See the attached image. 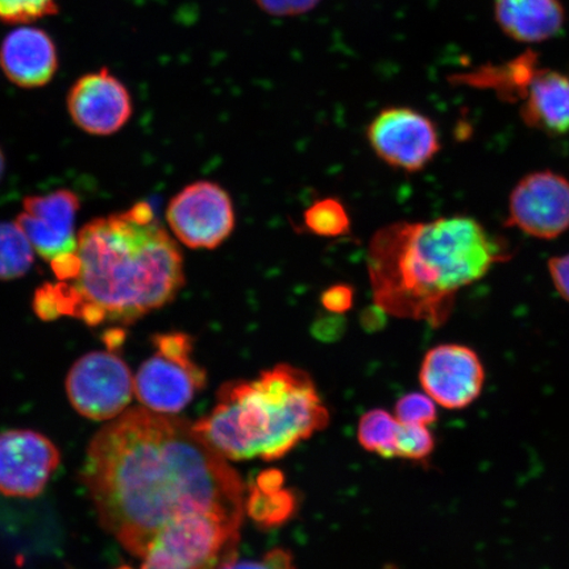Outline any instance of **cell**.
<instances>
[{"label": "cell", "instance_id": "obj_1", "mask_svg": "<svg viewBox=\"0 0 569 569\" xmlns=\"http://www.w3.org/2000/svg\"><path fill=\"white\" fill-rule=\"evenodd\" d=\"M81 476L99 522L137 557L177 517L243 522V481L184 419L123 412L92 438Z\"/></svg>", "mask_w": 569, "mask_h": 569}, {"label": "cell", "instance_id": "obj_2", "mask_svg": "<svg viewBox=\"0 0 569 569\" xmlns=\"http://www.w3.org/2000/svg\"><path fill=\"white\" fill-rule=\"evenodd\" d=\"M511 254L507 241L469 217L388 224L368 247L373 301L383 315L443 326L460 291Z\"/></svg>", "mask_w": 569, "mask_h": 569}, {"label": "cell", "instance_id": "obj_3", "mask_svg": "<svg viewBox=\"0 0 569 569\" xmlns=\"http://www.w3.org/2000/svg\"><path fill=\"white\" fill-rule=\"evenodd\" d=\"M77 252L82 267L76 287L107 323H137L184 287L181 249L148 202L90 220L77 234Z\"/></svg>", "mask_w": 569, "mask_h": 569}, {"label": "cell", "instance_id": "obj_4", "mask_svg": "<svg viewBox=\"0 0 569 569\" xmlns=\"http://www.w3.org/2000/svg\"><path fill=\"white\" fill-rule=\"evenodd\" d=\"M327 425L329 411L311 377L279 365L256 380L226 382L217 407L193 427L224 459L273 461Z\"/></svg>", "mask_w": 569, "mask_h": 569}, {"label": "cell", "instance_id": "obj_5", "mask_svg": "<svg viewBox=\"0 0 569 569\" xmlns=\"http://www.w3.org/2000/svg\"><path fill=\"white\" fill-rule=\"evenodd\" d=\"M71 407L91 421H111L123 415L134 391L127 362L112 351H92L78 359L67 376Z\"/></svg>", "mask_w": 569, "mask_h": 569}, {"label": "cell", "instance_id": "obj_6", "mask_svg": "<svg viewBox=\"0 0 569 569\" xmlns=\"http://www.w3.org/2000/svg\"><path fill=\"white\" fill-rule=\"evenodd\" d=\"M167 222L176 240L191 249H216L237 224L232 199L220 184L197 181L170 199Z\"/></svg>", "mask_w": 569, "mask_h": 569}, {"label": "cell", "instance_id": "obj_7", "mask_svg": "<svg viewBox=\"0 0 569 569\" xmlns=\"http://www.w3.org/2000/svg\"><path fill=\"white\" fill-rule=\"evenodd\" d=\"M239 530L210 515H184L159 532L151 551L166 555L182 569H219L234 559Z\"/></svg>", "mask_w": 569, "mask_h": 569}, {"label": "cell", "instance_id": "obj_8", "mask_svg": "<svg viewBox=\"0 0 569 569\" xmlns=\"http://www.w3.org/2000/svg\"><path fill=\"white\" fill-rule=\"evenodd\" d=\"M367 138L377 158L409 173L425 169L440 151L436 123L409 107L383 109L368 126Z\"/></svg>", "mask_w": 569, "mask_h": 569}, {"label": "cell", "instance_id": "obj_9", "mask_svg": "<svg viewBox=\"0 0 569 569\" xmlns=\"http://www.w3.org/2000/svg\"><path fill=\"white\" fill-rule=\"evenodd\" d=\"M507 224L531 238L557 239L569 230V182L550 170L522 178L509 198Z\"/></svg>", "mask_w": 569, "mask_h": 569}, {"label": "cell", "instance_id": "obj_10", "mask_svg": "<svg viewBox=\"0 0 569 569\" xmlns=\"http://www.w3.org/2000/svg\"><path fill=\"white\" fill-rule=\"evenodd\" d=\"M60 462L59 448L38 431L0 433V493L13 498L40 496Z\"/></svg>", "mask_w": 569, "mask_h": 569}, {"label": "cell", "instance_id": "obj_11", "mask_svg": "<svg viewBox=\"0 0 569 569\" xmlns=\"http://www.w3.org/2000/svg\"><path fill=\"white\" fill-rule=\"evenodd\" d=\"M73 123L94 137H110L130 122L133 101L126 84L107 68L84 74L67 97Z\"/></svg>", "mask_w": 569, "mask_h": 569}, {"label": "cell", "instance_id": "obj_12", "mask_svg": "<svg viewBox=\"0 0 569 569\" xmlns=\"http://www.w3.org/2000/svg\"><path fill=\"white\" fill-rule=\"evenodd\" d=\"M419 380L436 403L461 410L478 400L486 381L479 355L461 345H442L425 355Z\"/></svg>", "mask_w": 569, "mask_h": 569}, {"label": "cell", "instance_id": "obj_13", "mask_svg": "<svg viewBox=\"0 0 569 569\" xmlns=\"http://www.w3.org/2000/svg\"><path fill=\"white\" fill-rule=\"evenodd\" d=\"M208 382L203 368L190 358H172L158 351L142 362L134 377V393L148 410L176 415L193 400Z\"/></svg>", "mask_w": 569, "mask_h": 569}, {"label": "cell", "instance_id": "obj_14", "mask_svg": "<svg viewBox=\"0 0 569 569\" xmlns=\"http://www.w3.org/2000/svg\"><path fill=\"white\" fill-rule=\"evenodd\" d=\"M80 209L81 199L74 191L59 189L26 197L23 211L16 222L31 241L34 252L51 261L56 256L77 251L74 226Z\"/></svg>", "mask_w": 569, "mask_h": 569}, {"label": "cell", "instance_id": "obj_15", "mask_svg": "<svg viewBox=\"0 0 569 569\" xmlns=\"http://www.w3.org/2000/svg\"><path fill=\"white\" fill-rule=\"evenodd\" d=\"M513 81L523 99L521 116L525 123L551 137L569 133V76L549 69L529 71L513 68Z\"/></svg>", "mask_w": 569, "mask_h": 569}, {"label": "cell", "instance_id": "obj_16", "mask_svg": "<svg viewBox=\"0 0 569 569\" xmlns=\"http://www.w3.org/2000/svg\"><path fill=\"white\" fill-rule=\"evenodd\" d=\"M0 68L19 88H42L59 69V52L46 31L20 27L7 34L0 46Z\"/></svg>", "mask_w": 569, "mask_h": 569}, {"label": "cell", "instance_id": "obj_17", "mask_svg": "<svg viewBox=\"0 0 569 569\" xmlns=\"http://www.w3.org/2000/svg\"><path fill=\"white\" fill-rule=\"evenodd\" d=\"M496 19L503 32L519 42H542L563 28L560 0H496Z\"/></svg>", "mask_w": 569, "mask_h": 569}, {"label": "cell", "instance_id": "obj_18", "mask_svg": "<svg viewBox=\"0 0 569 569\" xmlns=\"http://www.w3.org/2000/svg\"><path fill=\"white\" fill-rule=\"evenodd\" d=\"M249 517L260 528L274 529L287 523L296 515L297 496L293 490L281 488L273 492H266L254 486L249 487L246 501Z\"/></svg>", "mask_w": 569, "mask_h": 569}, {"label": "cell", "instance_id": "obj_19", "mask_svg": "<svg viewBox=\"0 0 569 569\" xmlns=\"http://www.w3.org/2000/svg\"><path fill=\"white\" fill-rule=\"evenodd\" d=\"M84 298L74 282H46L36 289L32 298L34 315L46 322L61 317L80 318Z\"/></svg>", "mask_w": 569, "mask_h": 569}, {"label": "cell", "instance_id": "obj_20", "mask_svg": "<svg viewBox=\"0 0 569 569\" xmlns=\"http://www.w3.org/2000/svg\"><path fill=\"white\" fill-rule=\"evenodd\" d=\"M34 249L17 222H0V281L21 279L30 272Z\"/></svg>", "mask_w": 569, "mask_h": 569}, {"label": "cell", "instance_id": "obj_21", "mask_svg": "<svg viewBox=\"0 0 569 569\" xmlns=\"http://www.w3.org/2000/svg\"><path fill=\"white\" fill-rule=\"evenodd\" d=\"M400 422L390 412L382 409L368 411L359 422V443L368 452L382 458H396V438Z\"/></svg>", "mask_w": 569, "mask_h": 569}, {"label": "cell", "instance_id": "obj_22", "mask_svg": "<svg viewBox=\"0 0 569 569\" xmlns=\"http://www.w3.org/2000/svg\"><path fill=\"white\" fill-rule=\"evenodd\" d=\"M305 226L323 238H338L350 231L351 220L338 199H320L305 212Z\"/></svg>", "mask_w": 569, "mask_h": 569}, {"label": "cell", "instance_id": "obj_23", "mask_svg": "<svg viewBox=\"0 0 569 569\" xmlns=\"http://www.w3.org/2000/svg\"><path fill=\"white\" fill-rule=\"evenodd\" d=\"M436 447V440L429 427L400 423L396 438V458L425 460Z\"/></svg>", "mask_w": 569, "mask_h": 569}, {"label": "cell", "instance_id": "obj_24", "mask_svg": "<svg viewBox=\"0 0 569 569\" xmlns=\"http://www.w3.org/2000/svg\"><path fill=\"white\" fill-rule=\"evenodd\" d=\"M57 12V0H0V21L4 23H30Z\"/></svg>", "mask_w": 569, "mask_h": 569}, {"label": "cell", "instance_id": "obj_25", "mask_svg": "<svg viewBox=\"0 0 569 569\" xmlns=\"http://www.w3.org/2000/svg\"><path fill=\"white\" fill-rule=\"evenodd\" d=\"M396 418L400 423L429 426L437 422V403L422 393H409L398 400Z\"/></svg>", "mask_w": 569, "mask_h": 569}, {"label": "cell", "instance_id": "obj_26", "mask_svg": "<svg viewBox=\"0 0 569 569\" xmlns=\"http://www.w3.org/2000/svg\"><path fill=\"white\" fill-rule=\"evenodd\" d=\"M322 0H254L262 12L276 18H295L316 10Z\"/></svg>", "mask_w": 569, "mask_h": 569}, {"label": "cell", "instance_id": "obj_27", "mask_svg": "<svg viewBox=\"0 0 569 569\" xmlns=\"http://www.w3.org/2000/svg\"><path fill=\"white\" fill-rule=\"evenodd\" d=\"M219 569H296L293 553L284 549L270 550L260 560L233 559Z\"/></svg>", "mask_w": 569, "mask_h": 569}, {"label": "cell", "instance_id": "obj_28", "mask_svg": "<svg viewBox=\"0 0 569 569\" xmlns=\"http://www.w3.org/2000/svg\"><path fill=\"white\" fill-rule=\"evenodd\" d=\"M81 259L77 251L56 256L51 268L57 280L74 282L81 273Z\"/></svg>", "mask_w": 569, "mask_h": 569}, {"label": "cell", "instance_id": "obj_29", "mask_svg": "<svg viewBox=\"0 0 569 569\" xmlns=\"http://www.w3.org/2000/svg\"><path fill=\"white\" fill-rule=\"evenodd\" d=\"M353 290L348 284H336L327 289L322 296L325 308L336 315H341L352 308Z\"/></svg>", "mask_w": 569, "mask_h": 569}, {"label": "cell", "instance_id": "obj_30", "mask_svg": "<svg viewBox=\"0 0 569 569\" xmlns=\"http://www.w3.org/2000/svg\"><path fill=\"white\" fill-rule=\"evenodd\" d=\"M549 270L555 289L569 303V253L552 258Z\"/></svg>", "mask_w": 569, "mask_h": 569}, {"label": "cell", "instance_id": "obj_31", "mask_svg": "<svg viewBox=\"0 0 569 569\" xmlns=\"http://www.w3.org/2000/svg\"><path fill=\"white\" fill-rule=\"evenodd\" d=\"M284 476L279 469H267V471L261 472L258 476V479L254 481V486L261 490H266V492H273V490H279L283 488Z\"/></svg>", "mask_w": 569, "mask_h": 569}, {"label": "cell", "instance_id": "obj_32", "mask_svg": "<svg viewBox=\"0 0 569 569\" xmlns=\"http://www.w3.org/2000/svg\"><path fill=\"white\" fill-rule=\"evenodd\" d=\"M141 569H182L170 561L166 555L159 551H151L146 557V563Z\"/></svg>", "mask_w": 569, "mask_h": 569}, {"label": "cell", "instance_id": "obj_33", "mask_svg": "<svg viewBox=\"0 0 569 569\" xmlns=\"http://www.w3.org/2000/svg\"><path fill=\"white\" fill-rule=\"evenodd\" d=\"M126 337L127 333L122 327H113V329L107 330L104 332V343L107 348H109V351L113 352L116 348H119L124 343Z\"/></svg>", "mask_w": 569, "mask_h": 569}, {"label": "cell", "instance_id": "obj_34", "mask_svg": "<svg viewBox=\"0 0 569 569\" xmlns=\"http://www.w3.org/2000/svg\"><path fill=\"white\" fill-rule=\"evenodd\" d=\"M6 169H7L6 154L3 152V149L0 148V181L3 180L4 173H6Z\"/></svg>", "mask_w": 569, "mask_h": 569}, {"label": "cell", "instance_id": "obj_35", "mask_svg": "<svg viewBox=\"0 0 569 569\" xmlns=\"http://www.w3.org/2000/svg\"><path fill=\"white\" fill-rule=\"evenodd\" d=\"M117 569H133V568L124 566V567H120V568H117Z\"/></svg>", "mask_w": 569, "mask_h": 569}]
</instances>
